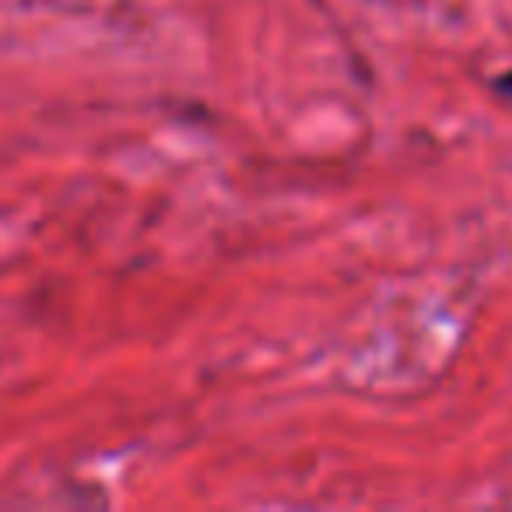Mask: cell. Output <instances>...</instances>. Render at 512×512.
Wrapping results in <instances>:
<instances>
[{
	"mask_svg": "<svg viewBox=\"0 0 512 512\" xmlns=\"http://www.w3.org/2000/svg\"><path fill=\"white\" fill-rule=\"evenodd\" d=\"M498 88H502V92H505V95H509V99H512V71L505 74V78H498Z\"/></svg>",
	"mask_w": 512,
	"mask_h": 512,
	"instance_id": "1",
	"label": "cell"
}]
</instances>
